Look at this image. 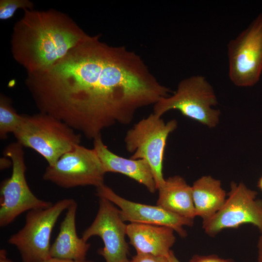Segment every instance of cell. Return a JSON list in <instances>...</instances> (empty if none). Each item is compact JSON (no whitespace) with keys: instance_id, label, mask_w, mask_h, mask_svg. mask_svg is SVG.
I'll list each match as a JSON object with an SVG mask.
<instances>
[{"instance_id":"ac0fdd59","label":"cell","mask_w":262,"mask_h":262,"mask_svg":"<svg viewBox=\"0 0 262 262\" xmlns=\"http://www.w3.org/2000/svg\"><path fill=\"white\" fill-rule=\"evenodd\" d=\"M23 115L18 114L12 105L11 99L0 96V138L6 139L10 133H14L20 127Z\"/></svg>"},{"instance_id":"7402d4cb","label":"cell","mask_w":262,"mask_h":262,"mask_svg":"<svg viewBox=\"0 0 262 262\" xmlns=\"http://www.w3.org/2000/svg\"><path fill=\"white\" fill-rule=\"evenodd\" d=\"M41 262H94L90 261H76L73 260H69L66 259H60L54 257H50L49 258Z\"/></svg>"},{"instance_id":"44dd1931","label":"cell","mask_w":262,"mask_h":262,"mask_svg":"<svg viewBox=\"0 0 262 262\" xmlns=\"http://www.w3.org/2000/svg\"><path fill=\"white\" fill-rule=\"evenodd\" d=\"M190 262H234L231 259H223L214 255H194Z\"/></svg>"},{"instance_id":"5bb4252c","label":"cell","mask_w":262,"mask_h":262,"mask_svg":"<svg viewBox=\"0 0 262 262\" xmlns=\"http://www.w3.org/2000/svg\"><path fill=\"white\" fill-rule=\"evenodd\" d=\"M174 231L167 227L147 224L131 223L127 227L130 244L137 253L167 257L176 241Z\"/></svg>"},{"instance_id":"8992f818","label":"cell","mask_w":262,"mask_h":262,"mask_svg":"<svg viewBox=\"0 0 262 262\" xmlns=\"http://www.w3.org/2000/svg\"><path fill=\"white\" fill-rule=\"evenodd\" d=\"M175 119L165 122L153 113L143 118L127 132L124 142L132 159H144L149 165L158 190L165 182L163 159L169 135L177 127Z\"/></svg>"},{"instance_id":"4316f807","label":"cell","mask_w":262,"mask_h":262,"mask_svg":"<svg viewBox=\"0 0 262 262\" xmlns=\"http://www.w3.org/2000/svg\"><path fill=\"white\" fill-rule=\"evenodd\" d=\"M258 187L262 191V176L260 178L258 181Z\"/></svg>"},{"instance_id":"2e32d148","label":"cell","mask_w":262,"mask_h":262,"mask_svg":"<svg viewBox=\"0 0 262 262\" xmlns=\"http://www.w3.org/2000/svg\"><path fill=\"white\" fill-rule=\"evenodd\" d=\"M157 205L180 216L194 219L196 216L192 187L180 176L165 179L158 190Z\"/></svg>"},{"instance_id":"52a82bcc","label":"cell","mask_w":262,"mask_h":262,"mask_svg":"<svg viewBox=\"0 0 262 262\" xmlns=\"http://www.w3.org/2000/svg\"><path fill=\"white\" fill-rule=\"evenodd\" d=\"M23 147L17 142L9 144L4 155L12 163L11 176L0 185V226L5 227L20 214L36 209L46 208L52 203L37 197L30 189L26 178V166Z\"/></svg>"},{"instance_id":"cb8c5ba5","label":"cell","mask_w":262,"mask_h":262,"mask_svg":"<svg viewBox=\"0 0 262 262\" xmlns=\"http://www.w3.org/2000/svg\"><path fill=\"white\" fill-rule=\"evenodd\" d=\"M7 157H4L0 159V169L3 170L7 168L10 165H12V163L10 159H8Z\"/></svg>"},{"instance_id":"d4e9b609","label":"cell","mask_w":262,"mask_h":262,"mask_svg":"<svg viewBox=\"0 0 262 262\" xmlns=\"http://www.w3.org/2000/svg\"><path fill=\"white\" fill-rule=\"evenodd\" d=\"M0 262H14L7 257V253L4 249L0 250Z\"/></svg>"},{"instance_id":"ffe728a7","label":"cell","mask_w":262,"mask_h":262,"mask_svg":"<svg viewBox=\"0 0 262 262\" xmlns=\"http://www.w3.org/2000/svg\"><path fill=\"white\" fill-rule=\"evenodd\" d=\"M129 262H170L168 257L150 254L136 253Z\"/></svg>"},{"instance_id":"5b68a950","label":"cell","mask_w":262,"mask_h":262,"mask_svg":"<svg viewBox=\"0 0 262 262\" xmlns=\"http://www.w3.org/2000/svg\"><path fill=\"white\" fill-rule=\"evenodd\" d=\"M74 199L64 198L46 208L27 212L25 224L8 239L18 251L22 262H41L50 257V236L62 213Z\"/></svg>"},{"instance_id":"ba28073f","label":"cell","mask_w":262,"mask_h":262,"mask_svg":"<svg viewBox=\"0 0 262 262\" xmlns=\"http://www.w3.org/2000/svg\"><path fill=\"white\" fill-rule=\"evenodd\" d=\"M229 77L239 87L256 84L262 73V13L227 45Z\"/></svg>"},{"instance_id":"d6986e66","label":"cell","mask_w":262,"mask_h":262,"mask_svg":"<svg viewBox=\"0 0 262 262\" xmlns=\"http://www.w3.org/2000/svg\"><path fill=\"white\" fill-rule=\"evenodd\" d=\"M33 3L28 0H0V19L12 18L18 9L23 10L33 9Z\"/></svg>"},{"instance_id":"3957f363","label":"cell","mask_w":262,"mask_h":262,"mask_svg":"<svg viewBox=\"0 0 262 262\" xmlns=\"http://www.w3.org/2000/svg\"><path fill=\"white\" fill-rule=\"evenodd\" d=\"M14 135L16 142L35 151L49 165L80 145L82 139V134L66 123L41 112L23 115L22 123Z\"/></svg>"},{"instance_id":"9c48e42d","label":"cell","mask_w":262,"mask_h":262,"mask_svg":"<svg viewBox=\"0 0 262 262\" xmlns=\"http://www.w3.org/2000/svg\"><path fill=\"white\" fill-rule=\"evenodd\" d=\"M105 172L94 148L79 145L61 156L53 165H48L44 180L65 189L104 184Z\"/></svg>"},{"instance_id":"8fae6325","label":"cell","mask_w":262,"mask_h":262,"mask_svg":"<svg viewBox=\"0 0 262 262\" xmlns=\"http://www.w3.org/2000/svg\"><path fill=\"white\" fill-rule=\"evenodd\" d=\"M127 225L121 218L119 210L112 202L99 198L98 209L92 224L82 233V239L87 242L98 236L104 246L98 253L105 262H129V245L125 237Z\"/></svg>"},{"instance_id":"277c9868","label":"cell","mask_w":262,"mask_h":262,"mask_svg":"<svg viewBox=\"0 0 262 262\" xmlns=\"http://www.w3.org/2000/svg\"><path fill=\"white\" fill-rule=\"evenodd\" d=\"M217 103L213 88L206 78L194 75L182 80L173 95L156 103L153 113L162 117L170 110H177L185 116L213 128L220 115L219 110L213 108Z\"/></svg>"},{"instance_id":"4fadbf2b","label":"cell","mask_w":262,"mask_h":262,"mask_svg":"<svg viewBox=\"0 0 262 262\" xmlns=\"http://www.w3.org/2000/svg\"><path fill=\"white\" fill-rule=\"evenodd\" d=\"M94 147L106 173L124 175L145 186L151 193L157 190L151 168L144 159H132L118 156L103 143L101 136L93 140Z\"/></svg>"},{"instance_id":"30bf717a","label":"cell","mask_w":262,"mask_h":262,"mask_svg":"<svg viewBox=\"0 0 262 262\" xmlns=\"http://www.w3.org/2000/svg\"><path fill=\"white\" fill-rule=\"evenodd\" d=\"M257 195L243 182L232 181L222 207L210 218L203 221L205 232L213 237L224 229L248 223L256 226L262 234V200L257 199Z\"/></svg>"},{"instance_id":"484cf974","label":"cell","mask_w":262,"mask_h":262,"mask_svg":"<svg viewBox=\"0 0 262 262\" xmlns=\"http://www.w3.org/2000/svg\"><path fill=\"white\" fill-rule=\"evenodd\" d=\"M168 259L170 262H180V261L175 256L174 252L171 250L168 256Z\"/></svg>"},{"instance_id":"6da1fadb","label":"cell","mask_w":262,"mask_h":262,"mask_svg":"<svg viewBox=\"0 0 262 262\" xmlns=\"http://www.w3.org/2000/svg\"><path fill=\"white\" fill-rule=\"evenodd\" d=\"M25 84L39 112L93 140L105 129L130 123L138 109L170 92L140 56L99 35H89L49 68L28 73Z\"/></svg>"},{"instance_id":"603a6c76","label":"cell","mask_w":262,"mask_h":262,"mask_svg":"<svg viewBox=\"0 0 262 262\" xmlns=\"http://www.w3.org/2000/svg\"><path fill=\"white\" fill-rule=\"evenodd\" d=\"M258 257L257 262H262V234L260 236L258 244Z\"/></svg>"},{"instance_id":"7a4b0ae2","label":"cell","mask_w":262,"mask_h":262,"mask_svg":"<svg viewBox=\"0 0 262 262\" xmlns=\"http://www.w3.org/2000/svg\"><path fill=\"white\" fill-rule=\"evenodd\" d=\"M88 36L70 17L59 11L25 10L14 26L11 52L27 73L41 72Z\"/></svg>"},{"instance_id":"9a60e30c","label":"cell","mask_w":262,"mask_h":262,"mask_svg":"<svg viewBox=\"0 0 262 262\" xmlns=\"http://www.w3.org/2000/svg\"><path fill=\"white\" fill-rule=\"evenodd\" d=\"M78 205L74 200L62 221L59 233L51 245V257L76 261H85L90 244L77 233L76 217Z\"/></svg>"},{"instance_id":"e0dca14e","label":"cell","mask_w":262,"mask_h":262,"mask_svg":"<svg viewBox=\"0 0 262 262\" xmlns=\"http://www.w3.org/2000/svg\"><path fill=\"white\" fill-rule=\"evenodd\" d=\"M191 187L196 216L202 218L203 221L216 213L227 198L221 181L210 176L200 177Z\"/></svg>"},{"instance_id":"7c38bea8","label":"cell","mask_w":262,"mask_h":262,"mask_svg":"<svg viewBox=\"0 0 262 262\" xmlns=\"http://www.w3.org/2000/svg\"><path fill=\"white\" fill-rule=\"evenodd\" d=\"M96 195L118 207L121 218L124 222L167 227L181 237L187 236L184 226L194 225V219L176 214L157 205L141 204L122 197L105 184L96 188Z\"/></svg>"}]
</instances>
